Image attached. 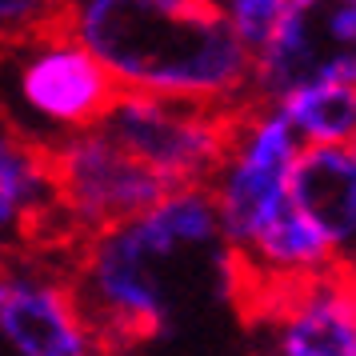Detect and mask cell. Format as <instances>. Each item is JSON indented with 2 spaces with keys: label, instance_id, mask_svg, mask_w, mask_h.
<instances>
[{
  "label": "cell",
  "instance_id": "6da1fadb",
  "mask_svg": "<svg viewBox=\"0 0 356 356\" xmlns=\"http://www.w3.org/2000/svg\"><path fill=\"white\" fill-rule=\"evenodd\" d=\"M209 188L168 193L161 204L124 225L84 236L65 268L92 353L124 356L164 337L180 308V289L193 273H228Z\"/></svg>",
  "mask_w": 356,
  "mask_h": 356
},
{
  "label": "cell",
  "instance_id": "7a4b0ae2",
  "mask_svg": "<svg viewBox=\"0 0 356 356\" xmlns=\"http://www.w3.org/2000/svg\"><path fill=\"white\" fill-rule=\"evenodd\" d=\"M72 36L120 92L193 104H252V60L220 4L88 0L68 4Z\"/></svg>",
  "mask_w": 356,
  "mask_h": 356
},
{
  "label": "cell",
  "instance_id": "3957f363",
  "mask_svg": "<svg viewBox=\"0 0 356 356\" xmlns=\"http://www.w3.org/2000/svg\"><path fill=\"white\" fill-rule=\"evenodd\" d=\"M116 92L108 72L72 36L68 4H56L24 36L0 40V124L40 152L92 132Z\"/></svg>",
  "mask_w": 356,
  "mask_h": 356
},
{
  "label": "cell",
  "instance_id": "277c9868",
  "mask_svg": "<svg viewBox=\"0 0 356 356\" xmlns=\"http://www.w3.org/2000/svg\"><path fill=\"white\" fill-rule=\"evenodd\" d=\"M257 104H193L145 92H116L97 129L161 177L172 193L212 188Z\"/></svg>",
  "mask_w": 356,
  "mask_h": 356
},
{
  "label": "cell",
  "instance_id": "5b68a950",
  "mask_svg": "<svg viewBox=\"0 0 356 356\" xmlns=\"http://www.w3.org/2000/svg\"><path fill=\"white\" fill-rule=\"evenodd\" d=\"M49 172L68 225L81 236H97L161 204L172 193L161 177L108 140L100 129L68 136L49 152Z\"/></svg>",
  "mask_w": 356,
  "mask_h": 356
},
{
  "label": "cell",
  "instance_id": "8992f818",
  "mask_svg": "<svg viewBox=\"0 0 356 356\" xmlns=\"http://www.w3.org/2000/svg\"><path fill=\"white\" fill-rule=\"evenodd\" d=\"M296 136L276 108H252L225 172L212 184V204L225 248L236 252L257 236V228L284 204V184L296 156Z\"/></svg>",
  "mask_w": 356,
  "mask_h": 356
},
{
  "label": "cell",
  "instance_id": "52a82bcc",
  "mask_svg": "<svg viewBox=\"0 0 356 356\" xmlns=\"http://www.w3.org/2000/svg\"><path fill=\"white\" fill-rule=\"evenodd\" d=\"M0 340L13 356H97L65 268L0 257Z\"/></svg>",
  "mask_w": 356,
  "mask_h": 356
},
{
  "label": "cell",
  "instance_id": "ba28073f",
  "mask_svg": "<svg viewBox=\"0 0 356 356\" xmlns=\"http://www.w3.org/2000/svg\"><path fill=\"white\" fill-rule=\"evenodd\" d=\"M81 232L68 225L49 172V152L24 145L0 124V257L36 260L81 248Z\"/></svg>",
  "mask_w": 356,
  "mask_h": 356
},
{
  "label": "cell",
  "instance_id": "9c48e42d",
  "mask_svg": "<svg viewBox=\"0 0 356 356\" xmlns=\"http://www.w3.org/2000/svg\"><path fill=\"white\" fill-rule=\"evenodd\" d=\"M268 321L273 356H356V305L344 268L289 289Z\"/></svg>",
  "mask_w": 356,
  "mask_h": 356
},
{
  "label": "cell",
  "instance_id": "30bf717a",
  "mask_svg": "<svg viewBox=\"0 0 356 356\" xmlns=\"http://www.w3.org/2000/svg\"><path fill=\"white\" fill-rule=\"evenodd\" d=\"M284 200L296 216L321 232L337 252L356 232V156L353 145H305L296 148L284 184Z\"/></svg>",
  "mask_w": 356,
  "mask_h": 356
},
{
  "label": "cell",
  "instance_id": "8fae6325",
  "mask_svg": "<svg viewBox=\"0 0 356 356\" xmlns=\"http://www.w3.org/2000/svg\"><path fill=\"white\" fill-rule=\"evenodd\" d=\"M356 56L332 52L312 81L296 84L289 97L273 104L284 116L292 136H308V145H353L356 132Z\"/></svg>",
  "mask_w": 356,
  "mask_h": 356
},
{
  "label": "cell",
  "instance_id": "7c38bea8",
  "mask_svg": "<svg viewBox=\"0 0 356 356\" xmlns=\"http://www.w3.org/2000/svg\"><path fill=\"white\" fill-rule=\"evenodd\" d=\"M220 13H225L228 29L236 36V44L248 52V60L257 56L273 33L280 29V20H284V0H232V4H220Z\"/></svg>",
  "mask_w": 356,
  "mask_h": 356
}]
</instances>
